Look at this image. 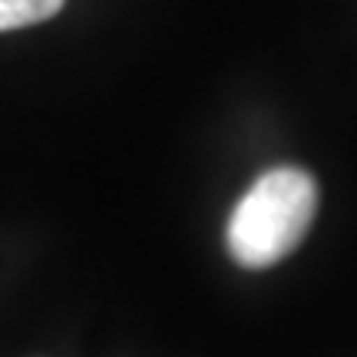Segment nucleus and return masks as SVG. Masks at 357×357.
Returning a JSON list of instances; mask_svg holds the SVG:
<instances>
[{
  "instance_id": "nucleus-1",
  "label": "nucleus",
  "mask_w": 357,
  "mask_h": 357,
  "mask_svg": "<svg viewBox=\"0 0 357 357\" xmlns=\"http://www.w3.org/2000/svg\"><path fill=\"white\" fill-rule=\"evenodd\" d=\"M318 212V182L298 166L268 169L245 192L229 225L225 245L242 268L278 265L305 242Z\"/></svg>"
},
{
  "instance_id": "nucleus-2",
  "label": "nucleus",
  "mask_w": 357,
  "mask_h": 357,
  "mask_svg": "<svg viewBox=\"0 0 357 357\" xmlns=\"http://www.w3.org/2000/svg\"><path fill=\"white\" fill-rule=\"evenodd\" d=\"M60 7L63 0H0V33L50 20L53 13H60Z\"/></svg>"
}]
</instances>
